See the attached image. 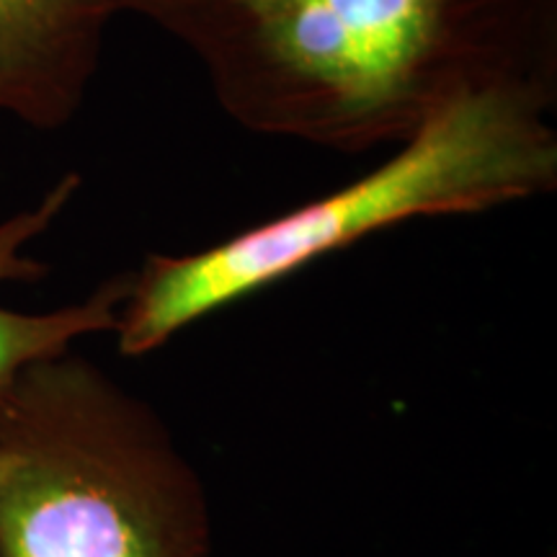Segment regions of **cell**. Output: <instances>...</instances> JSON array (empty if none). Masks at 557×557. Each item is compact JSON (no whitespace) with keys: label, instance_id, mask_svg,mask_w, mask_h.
I'll return each mask as SVG.
<instances>
[{"label":"cell","instance_id":"1","mask_svg":"<svg viewBox=\"0 0 557 557\" xmlns=\"http://www.w3.org/2000/svg\"><path fill=\"white\" fill-rule=\"evenodd\" d=\"M178 41L243 129L398 145L462 96L557 90V0H109Z\"/></svg>","mask_w":557,"mask_h":557},{"label":"cell","instance_id":"2","mask_svg":"<svg viewBox=\"0 0 557 557\" xmlns=\"http://www.w3.org/2000/svg\"><path fill=\"white\" fill-rule=\"evenodd\" d=\"M557 90L496 86L451 101L380 165L323 197L194 253H150L129 271L120 354L139 359L382 230L480 214L557 189Z\"/></svg>","mask_w":557,"mask_h":557},{"label":"cell","instance_id":"3","mask_svg":"<svg viewBox=\"0 0 557 557\" xmlns=\"http://www.w3.org/2000/svg\"><path fill=\"white\" fill-rule=\"evenodd\" d=\"M0 557H214L205 485L165 421L73 351L0 393Z\"/></svg>","mask_w":557,"mask_h":557},{"label":"cell","instance_id":"4","mask_svg":"<svg viewBox=\"0 0 557 557\" xmlns=\"http://www.w3.org/2000/svg\"><path fill=\"white\" fill-rule=\"evenodd\" d=\"M114 18L109 0H0V116L37 132L73 124Z\"/></svg>","mask_w":557,"mask_h":557},{"label":"cell","instance_id":"5","mask_svg":"<svg viewBox=\"0 0 557 557\" xmlns=\"http://www.w3.org/2000/svg\"><path fill=\"white\" fill-rule=\"evenodd\" d=\"M83 186L78 171H67L32 207L0 220V284L37 282L47 276L45 261L29 246L50 233ZM129 292V271L99 284L86 299L50 312H18L0 302V393L37 361L60 357L78 341L114 333Z\"/></svg>","mask_w":557,"mask_h":557},{"label":"cell","instance_id":"6","mask_svg":"<svg viewBox=\"0 0 557 557\" xmlns=\"http://www.w3.org/2000/svg\"><path fill=\"white\" fill-rule=\"evenodd\" d=\"M9 470H11V457L0 451V483H3V478L9 475Z\"/></svg>","mask_w":557,"mask_h":557}]
</instances>
